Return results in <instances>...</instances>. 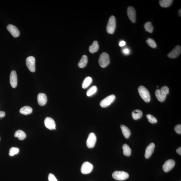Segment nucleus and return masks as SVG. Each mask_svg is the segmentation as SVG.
<instances>
[{
	"label": "nucleus",
	"instance_id": "1",
	"mask_svg": "<svg viewBox=\"0 0 181 181\" xmlns=\"http://www.w3.org/2000/svg\"><path fill=\"white\" fill-rule=\"evenodd\" d=\"M140 96L146 102H149L151 100L150 94L148 89L143 86H140L138 89Z\"/></svg>",
	"mask_w": 181,
	"mask_h": 181
},
{
	"label": "nucleus",
	"instance_id": "2",
	"mask_svg": "<svg viewBox=\"0 0 181 181\" xmlns=\"http://www.w3.org/2000/svg\"><path fill=\"white\" fill-rule=\"evenodd\" d=\"M116 26V17L113 15L111 16L109 19L106 27L107 32L109 34H113L115 30Z\"/></svg>",
	"mask_w": 181,
	"mask_h": 181
},
{
	"label": "nucleus",
	"instance_id": "3",
	"mask_svg": "<svg viewBox=\"0 0 181 181\" xmlns=\"http://www.w3.org/2000/svg\"><path fill=\"white\" fill-rule=\"evenodd\" d=\"M99 63L101 67L103 68L108 66L110 63V58L108 54L103 52L101 54L99 58Z\"/></svg>",
	"mask_w": 181,
	"mask_h": 181
},
{
	"label": "nucleus",
	"instance_id": "4",
	"mask_svg": "<svg viewBox=\"0 0 181 181\" xmlns=\"http://www.w3.org/2000/svg\"><path fill=\"white\" fill-rule=\"evenodd\" d=\"M129 174L128 173L124 171H116L113 173V178L117 180H125L129 177Z\"/></svg>",
	"mask_w": 181,
	"mask_h": 181
},
{
	"label": "nucleus",
	"instance_id": "5",
	"mask_svg": "<svg viewBox=\"0 0 181 181\" xmlns=\"http://www.w3.org/2000/svg\"><path fill=\"white\" fill-rule=\"evenodd\" d=\"M116 99V96L114 95H109L102 101L100 102V106L103 108H106L111 104Z\"/></svg>",
	"mask_w": 181,
	"mask_h": 181
},
{
	"label": "nucleus",
	"instance_id": "6",
	"mask_svg": "<svg viewBox=\"0 0 181 181\" xmlns=\"http://www.w3.org/2000/svg\"><path fill=\"white\" fill-rule=\"evenodd\" d=\"M26 64L27 67L32 72L35 71V59L33 56H30L27 58Z\"/></svg>",
	"mask_w": 181,
	"mask_h": 181
},
{
	"label": "nucleus",
	"instance_id": "7",
	"mask_svg": "<svg viewBox=\"0 0 181 181\" xmlns=\"http://www.w3.org/2000/svg\"><path fill=\"white\" fill-rule=\"evenodd\" d=\"M96 141L97 137L95 134L93 133L89 134L86 142L87 147L89 148H94L96 144Z\"/></svg>",
	"mask_w": 181,
	"mask_h": 181
},
{
	"label": "nucleus",
	"instance_id": "8",
	"mask_svg": "<svg viewBox=\"0 0 181 181\" xmlns=\"http://www.w3.org/2000/svg\"><path fill=\"white\" fill-rule=\"evenodd\" d=\"M93 165L88 162L83 163L81 167V172L83 174H88L92 172Z\"/></svg>",
	"mask_w": 181,
	"mask_h": 181
},
{
	"label": "nucleus",
	"instance_id": "9",
	"mask_svg": "<svg viewBox=\"0 0 181 181\" xmlns=\"http://www.w3.org/2000/svg\"><path fill=\"white\" fill-rule=\"evenodd\" d=\"M175 165V162L174 160H167L163 165V169L165 172H168L174 168Z\"/></svg>",
	"mask_w": 181,
	"mask_h": 181
},
{
	"label": "nucleus",
	"instance_id": "10",
	"mask_svg": "<svg viewBox=\"0 0 181 181\" xmlns=\"http://www.w3.org/2000/svg\"><path fill=\"white\" fill-rule=\"evenodd\" d=\"M44 124L46 128L50 130H55L56 124L53 119L47 117L44 120Z\"/></svg>",
	"mask_w": 181,
	"mask_h": 181
},
{
	"label": "nucleus",
	"instance_id": "11",
	"mask_svg": "<svg viewBox=\"0 0 181 181\" xmlns=\"http://www.w3.org/2000/svg\"><path fill=\"white\" fill-rule=\"evenodd\" d=\"M127 14L128 18L132 23H135L136 19V11L133 7H129L127 9Z\"/></svg>",
	"mask_w": 181,
	"mask_h": 181
},
{
	"label": "nucleus",
	"instance_id": "12",
	"mask_svg": "<svg viewBox=\"0 0 181 181\" xmlns=\"http://www.w3.org/2000/svg\"><path fill=\"white\" fill-rule=\"evenodd\" d=\"M7 29L13 37H17L20 35V33H19L18 29L14 25L11 24L9 25L7 27Z\"/></svg>",
	"mask_w": 181,
	"mask_h": 181
},
{
	"label": "nucleus",
	"instance_id": "13",
	"mask_svg": "<svg viewBox=\"0 0 181 181\" xmlns=\"http://www.w3.org/2000/svg\"><path fill=\"white\" fill-rule=\"evenodd\" d=\"M181 52V46L180 45H177L172 51L169 52L167 56L170 58H176L180 55Z\"/></svg>",
	"mask_w": 181,
	"mask_h": 181
},
{
	"label": "nucleus",
	"instance_id": "14",
	"mask_svg": "<svg viewBox=\"0 0 181 181\" xmlns=\"http://www.w3.org/2000/svg\"><path fill=\"white\" fill-rule=\"evenodd\" d=\"M17 75L16 71L14 70L11 71L10 75V83L13 88L16 87L17 85Z\"/></svg>",
	"mask_w": 181,
	"mask_h": 181
},
{
	"label": "nucleus",
	"instance_id": "15",
	"mask_svg": "<svg viewBox=\"0 0 181 181\" xmlns=\"http://www.w3.org/2000/svg\"><path fill=\"white\" fill-rule=\"evenodd\" d=\"M47 99L45 94L43 93L39 94L37 96V101L38 104L40 106H45L47 102Z\"/></svg>",
	"mask_w": 181,
	"mask_h": 181
},
{
	"label": "nucleus",
	"instance_id": "16",
	"mask_svg": "<svg viewBox=\"0 0 181 181\" xmlns=\"http://www.w3.org/2000/svg\"><path fill=\"white\" fill-rule=\"evenodd\" d=\"M155 146V144L153 143L148 146L145 151V156L146 158H149L151 156L154 151Z\"/></svg>",
	"mask_w": 181,
	"mask_h": 181
},
{
	"label": "nucleus",
	"instance_id": "17",
	"mask_svg": "<svg viewBox=\"0 0 181 181\" xmlns=\"http://www.w3.org/2000/svg\"><path fill=\"white\" fill-rule=\"evenodd\" d=\"M155 95L158 100L160 102H164L167 96V95L160 89H157L155 91Z\"/></svg>",
	"mask_w": 181,
	"mask_h": 181
},
{
	"label": "nucleus",
	"instance_id": "18",
	"mask_svg": "<svg viewBox=\"0 0 181 181\" xmlns=\"http://www.w3.org/2000/svg\"><path fill=\"white\" fill-rule=\"evenodd\" d=\"M121 128L123 135L126 139H128L131 135V132L127 126L124 125H122L120 126Z\"/></svg>",
	"mask_w": 181,
	"mask_h": 181
},
{
	"label": "nucleus",
	"instance_id": "19",
	"mask_svg": "<svg viewBox=\"0 0 181 181\" xmlns=\"http://www.w3.org/2000/svg\"><path fill=\"white\" fill-rule=\"evenodd\" d=\"M32 111V108L29 106L23 107L19 110V112L21 114L25 115L31 114Z\"/></svg>",
	"mask_w": 181,
	"mask_h": 181
},
{
	"label": "nucleus",
	"instance_id": "20",
	"mask_svg": "<svg viewBox=\"0 0 181 181\" xmlns=\"http://www.w3.org/2000/svg\"><path fill=\"white\" fill-rule=\"evenodd\" d=\"M99 48V46L98 42L94 41L93 43L89 47V51L90 53H93L98 51Z\"/></svg>",
	"mask_w": 181,
	"mask_h": 181
},
{
	"label": "nucleus",
	"instance_id": "21",
	"mask_svg": "<svg viewBox=\"0 0 181 181\" xmlns=\"http://www.w3.org/2000/svg\"><path fill=\"white\" fill-rule=\"evenodd\" d=\"M87 61H88V58H87V56L86 55H83L80 60L78 65L80 68L84 67L87 65Z\"/></svg>",
	"mask_w": 181,
	"mask_h": 181
},
{
	"label": "nucleus",
	"instance_id": "22",
	"mask_svg": "<svg viewBox=\"0 0 181 181\" xmlns=\"http://www.w3.org/2000/svg\"><path fill=\"white\" fill-rule=\"evenodd\" d=\"M132 116L134 120H137L141 118L143 116L142 112L139 110L134 111L132 112Z\"/></svg>",
	"mask_w": 181,
	"mask_h": 181
},
{
	"label": "nucleus",
	"instance_id": "23",
	"mask_svg": "<svg viewBox=\"0 0 181 181\" xmlns=\"http://www.w3.org/2000/svg\"><path fill=\"white\" fill-rule=\"evenodd\" d=\"M15 137L18 138L19 140H22L26 138V135L24 132L21 130H17L14 135Z\"/></svg>",
	"mask_w": 181,
	"mask_h": 181
},
{
	"label": "nucleus",
	"instance_id": "24",
	"mask_svg": "<svg viewBox=\"0 0 181 181\" xmlns=\"http://www.w3.org/2000/svg\"><path fill=\"white\" fill-rule=\"evenodd\" d=\"M173 1L172 0H160L159 1V3L161 7L166 8L170 6Z\"/></svg>",
	"mask_w": 181,
	"mask_h": 181
},
{
	"label": "nucleus",
	"instance_id": "25",
	"mask_svg": "<svg viewBox=\"0 0 181 181\" xmlns=\"http://www.w3.org/2000/svg\"><path fill=\"white\" fill-rule=\"evenodd\" d=\"M124 154L126 156H129L131 154L132 150L127 144H124L122 147Z\"/></svg>",
	"mask_w": 181,
	"mask_h": 181
},
{
	"label": "nucleus",
	"instance_id": "26",
	"mask_svg": "<svg viewBox=\"0 0 181 181\" xmlns=\"http://www.w3.org/2000/svg\"><path fill=\"white\" fill-rule=\"evenodd\" d=\"M92 82V77H87L85 78L82 83V87L83 89H86L91 84Z\"/></svg>",
	"mask_w": 181,
	"mask_h": 181
},
{
	"label": "nucleus",
	"instance_id": "27",
	"mask_svg": "<svg viewBox=\"0 0 181 181\" xmlns=\"http://www.w3.org/2000/svg\"><path fill=\"white\" fill-rule=\"evenodd\" d=\"M97 87L95 85H94L90 87L87 92V96H91L94 95L97 92Z\"/></svg>",
	"mask_w": 181,
	"mask_h": 181
},
{
	"label": "nucleus",
	"instance_id": "28",
	"mask_svg": "<svg viewBox=\"0 0 181 181\" xmlns=\"http://www.w3.org/2000/svg\"><path fill=\"white\" fill-rule=\"evenodd\" d=\"M144 27L146 31L150 33H152L153 32L154 27L151 22L146 23L144 25Z\"/></svg>",
	"mask_w": 181,
	"mask_h": 181
},
{
	"label": "nucleus",
	"instance_id": "29",
	"mask_svg": "<svg viewBox=\"0 0 181 181\" xmlns=\"http://www.w3.org/2000/svg\"><path fill=\"white\" fill-rule=\"evenodd\" d=\"M146 42L148 45L152 48H154L157 47L156 43L152 39L148 38Z\"/></svg>",
	"mask_w": 181,
	"mask_h": 181
},
{
	"label": "nucleus",
	"instance_id": "30",
	"mask_svg": "<svg viewBox=\"0 0 181 181\" xmlns=\"http://www.w3.org/2000/svg\"><path fill=\"white\" fill-rule=\"evenodd\" d=\"M19 150L17 148L12 147L9 150V155L10 156H12L17 154L19 152Z\"/></svg>",
	"mask_w": 181,
	"mask_h": 181
},
{
	"label": "nucleus",
	"instance_id": "31",
	"mask_svg": "<svg viewBox=\"0 0 181 181\" xmlns=\"http://www.w3.org/2000/svg\"><path fill=\"white\" fill-rule=\"evenodd\" d=\"M146 117L148 121L152 124L156 123L157 122V119L151 114H147Z\"/></svg>",
	"mask_w": 181,
	"mask_h": 181
},
{
	"label": "nucleus",
	"instance_id": "32",
	"mask_svg": "<svg viewBox=\"0 0 181 181\" xmlns=\"http://www.w3.org/2000/svg\"><path fill=\"white\" fill-rule=\"evenodd\" d=\"M48 179L49 181H58L55 176L51 174H49Z\"/></svg>",
	"mask_w": 181,
	"mask_h": 181
},
{
	"label": "nucleus",
	"instance_id": "33",
	"mask_svg": "<svg viewBox=\"0 0 181 181\" xmlns=\"http://www.w3.org/2000/svg\"><path fill=\"white\" fill-rule=\"evenodd\" d=\"M174 130L177 133L179 134H181V124H178L176 125L174 128Z\"/></svg>",
	"mask_w": 181,
	"mask_h": 181
},
{
	"label": "nucleus",
	"instance_id": "34",
	"mask_svg": "<svg viewBox=\"0 0 181 181\" xmlns=\"http://www.w3.org/2000/svg\"><path fill=\"white\" fill-rule=\"evenodd\" d=\"M161 90L165 93V94L167 95L169 93V89L168 87L166 86H164L161 87Z\"/></svg>",
	"mask_w": 181,
	"mask_h": 181
},
{
	"label": "nucleus",
	"instance_id": "35",
	"mask_svg": "<svg viewBox=\"0 0 181 181\" xmlns=\"http://www.w3.org/2000/svg\"><path fill=\"white\" fill-rule=\"evenodd\" d=\"M122 52L125 55H128L130 53V50L129 49L127 48H124L122 50Z\"/></svg>",
	"mask_w": 181,
	"mask_h": 181
},
{
	"label": "nucleus",
	"instance_id": "36",
	"mask_svg": "<svg viewBox=\"0 0 181 181\" xmlns=\"http://www.w3.org/2000/svg\"><path fill=\"white\" fill-rule=\"evenodd\" d=\"M5 115V113L4 112L0 111V118L4 117Z\"/></svg>",
	"mask_w": 181,
	"mask_h": 181
},
{
	"label": "nucleus",
	"instance_id": "37",
	"mask_svg": "<svg viewBox=\"0 0 181 181\" xmlns=\"http://www.w3.org/2000/svg\"><path fill=\"white\" fill-rule=\"evenodd\" d=\"M126 42L124 41H121L119 43V45L120 47H123L126 45Z\"/></svg>",
	"mask_w": 181,
	"mask_h": 181
},
{
	"label": "nucleus",
	"instance_id": "38",
	"mask_svg": "<svg viewBox=\"0 0 181 181\" xmlns=\"http://www.w3.org/2000/svg\"><path fill=\"white\" fill-rule=\"evenodd\" d=\"M176 152L179 155H181V148L179 147L176 150Z\"/></svg>",
	"mask_w": 181,
	"mask_h": 181
},
{
	"label": "nucleus",
	"instance_id": "39",
	"mask_svg": "<svg viewBox=\"0 0 181 181\" xmlns=\"http://www.w3.org/2000/svg\"><path fill=\"white\" fill-rule=\"evenodd\" d=\"M178 14L179 15V16L180 17H181V9H180V10H179V11H178Z\"/></svg>",
	"mask_w": 181,
	"mask_h": 181
},
{
	"label": "nucleus",
	"instance_id": "40",
	"mask_svg": "<svg viewBox=\"0 0 181 181\" xmlns=\"http://www.w3.org/2000/svg\"><path fill=\"white\" fill-rule=\"evenodd\" d=\"M0 140H1V138H0Z\"/></svg>",
	"mask_w": 181,
	"mask_h": 181
}]
</instances>
